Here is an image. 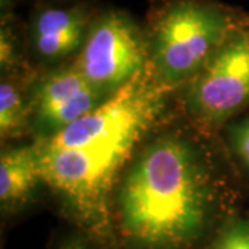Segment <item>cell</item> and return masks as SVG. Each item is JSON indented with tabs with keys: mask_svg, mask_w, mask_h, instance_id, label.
Masks as SVG:
<instances>
[{
	"mask_svg": "<svg viewBox=\"0 0 249 249\" xmlns=\"http://www.w3.org/2000/svg\"><path fill=\"white\" fill-rule=\"evenodd\" d=\"M244 190L219 134L168 112L142 139L114 186V247L206 249L223 223L241 211Z\"/></svg>",
	"mask_w": 249,
	"mask_h": 249,
	"instance_id": "obj_1",
	"label": "cell"
},
{
	"mask_svg": "<svg viewBox=\"0 0 249 249\" xmlns=\"http://www.w3.org/2000/svg\"><path fill=\"white\" fill-rule=\"evenodd\" d=\"M172 98L147 67L96 109L35 142L46 190L71 227L114 245V186L142 139L168 114Z\"/></svg>",
	"mask_w": 249,
	"mask_h": 249,
	"instance_id": "obj_2",
	"label": "cell"
},
{
	"mask_svg": "<svg viewBox=\"0 0 249 249\" xmlns=\"http://www.w3.org/2000/svg\"><path fill=\"white\" fill-rule=\"evenodd\" d=\"M241 13L219 0H150L142 25L157 83L175 94L193 79Z\"/></svg>",
	"mask_w": 249,
	"mask_h": 249,
	"instance_id": "obj_3",
	"label": "cell"
},
{
	"mask_svg": "<svg viewBox=\"0 0 249 249\" xmlns=\"http://www.w3.org/2000/svg\"><path fill=\"white\" fill-rule=\"evenodd\" d=\"M187 122L211 134L249 111V13L244 11L204 68L173 94Z\"/></svg>",
	"mask_w": 249,
	"mask_h": 249,
	"instance_id": "obj_4",
	"label": "cell"
},
{
	"mask_svg": "<svg viewBox=\"0 0 249 249\" xmlns=\"http://www.w3.org/2000/svg\"><path fill=\"white\" fill-rule=\"evenodd\" d=\"M73 64L93 86L112 96L148 67L144 25L124 10L100 9Z\"/></svg>",
	"mask_w": 249,
	"mask_h": 249,
	"instance_id": "obj_5",
	"label": "cell"
},
{
	"mask_svg": "<svg viewBox=\"0 0 249 249\" xmlns=\"http://www.w3.org/2000/svg\"><path fill=\"white\" fill-rule=\"evenodd\" d=\"M109 94L93 86L71 62L39 71L29 86L32 142H43L103 104Z\"/></svg>",
	"mask_w": 249,
	"mask_h": 249,
	"instance_id": "obj_6",
	"label": "cell"
},
{
	"mask_svg": "<svg viewBox=\"0 0 249 249\" xmlns=\"http://www.w3.org/2000/svg\"><path fill=\"white\" fill-rule=\"evenodd\" d=\"M98 10L85 0L37 3L25 25L28 55L36 70L71 62L85 43Z\"/></svg>",
	"mask_w": 249,
	"mask_h": 249,
	"instance_id": "obj_7",
	"label": "cell"
},
{
	"mask_svg": "<svg viewBox=\"0 0 249 249\" xmlns=\"http://www.w3.org/2000/svg\"><path fill=\"white\" fill-rule=\"evenodd\" d=\"M45 187L35 142L6 145L0 155V212L3 222L16 219L35 204Z\"/></svg>",
	"mask_w": 249,
	"mask_h": 249,
	"instance_id": "obj_8",
	"label": "cell"
},
{
	"mask_svg": "<svg viewBox=\"0 0 249 249\" xmlns=\"http://www.w3.org/2000/svg\"><path fill=\"white\" fill-rule=\"evenodd\" d=\"M35 76L27 78L16 73H1L0 139L3 145L31 136L29 86Z\"/></svg>",
	"mask_w": 249,
	"mask_h": 249,
	"instance_id": "obj_9",
	"label": "cell"
},
{
	"mask_svg": "<svg viewBox=\"0 0 249 249\" xmlns=\"http://www.w3.org/2000/svg\"><path fill=\"white\" fill-rule=\"evenodd\" d=\"M219 137L242 184L249 190V111L230 121Z\"/></svg>",
	"mask_w": 249,
	"mask_h": 249,
	"instance_id": "obj_10",
	"label": "cell"
},
{
	"mask_svg": "<svg viewBox=\"0 0 249 249\" xmlns=\"http://www.w3.org/2000/svg\"><path fill=\"white\" fill-rule=\"evenodd\" d=\"M206 249H249V211L231 214Z\"/></svg>",
	"mask_w": 249,
	"mask_h": 249,
	"instance_id": "obj_11",
	"label": "cell"
},
{
	"mask_svg": "<svg viewBox=\"0 0 249 249\" xmlns=\"http://www.w3.org/2000/svg\"><path fill=\"white\" fill-rule=\"evenodd\" d=\"M50 249H116L114 245L108 244L71 227L68 231L61 232L52 242Z\"/></svg>",
	"mask_w": 249,
	"mask_h": 249,
	"instance_id": "obj_12",
	"label": "cell"
},
{
	"mask_svg": "<svg viewBox=\"0 0 249 249\" xmlns=\"http://www.w3.org/2000/svg\"><path fill=\"white\" fill-rule=\"evenodd\" d=\"M49 1H58V3H67V1H76V0H49Z\"/></svg>",
	"mask_w": 249,
	"mask_h": 249,
	"instance_id": "obj_13",
	"label": "cell"
}]
</instances>
